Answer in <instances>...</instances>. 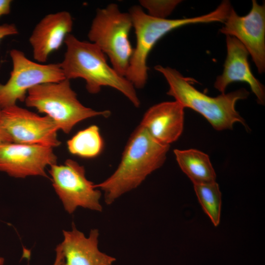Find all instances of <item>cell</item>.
Segmentation results:
<instances>
[{"label":"cell","mask_w":265,"mask_h":265,"mask_svg":"<svg viewBox=\"0 0 265 265\" xmlns=\"http://www.w3.org/2000/svg\"><path fill=\"white\" fill-rule=\"evenodd\" d=\"M170 145L156 141L140 124L130 135L120 162L106 180L95 184L110 205L123 194L137 188L147 177L164 163Z\"/></svg>","instance_id":"cell-1"},{"label":"cell","mask_w":265,"mask_h":265,"mask_svg":"<svg viewBox=\"0 0 265 265\" xmlns=\"http://www.w3.org/2000/svg\"><path fill=\"white\" fill-rule=\"evenodd\" d=\"M64 43L66 51L60 65L65 79H83L86 90L93 94L98 93L104 86L113 88L122 93L135 107L140 106L135 87L108 65L106 56L96 45L81 41L71 34L67 35Z\"/></svg>","instance_id":"cell-2"},{"label":"cell","mask_w":265,"mask_h":265,"mask_svg":"<svg viewBox=\"0 0 265 265\" xmlns=\"http://www.w3.org/2000/svg\"><path fill=\"white\" fill-rule=\"evenodd\" d=\"M229 12L228 6L221 3L212 12L200 16L177 19L152 17L140 5H133L129 10L132 28L134 29L136 45L126 75L136 89H142L148 79L147 58L156 43L171 30L193 24L223 22Z\"/></svg>","instance_id":"cell-3"},{"label":"cell","mask_w":265,"mask_h":265,"mask_svg":"<svg viewBox=\"0 0 265 265\" xmlns=\"http://www.w3.org/2000/svg\"><path fill=\"white\" fill-rule=\"evenodd\" d=\"M155 69L166 79L169 85L167 95L184 108L188 107L201 114L215 130L232 129L237 122L247 128L235 108L238 100L248 96L249 93L245 88L212 97L198 91L192 85V79L183 76L175 69L157 65Z\"/></svg>","instance_id":"cell-4"},{"label":"cell","mask_w":265,"mask_h":265,"mask_svg":"<svg viewBox=\"0 0 265 265\" xmlns=\"http://www.w3.org/2000/svg\"><path fill=\"white\" fill-rule=\"evenodd\" d=\"M28 107L36 108L50 117L58 130L69 133L78 123L102 116L108 117V110L97 111L83 106L72 89L70 80L44 83L30 89L25 100Z\"/></svg>","instance_id":"cell-5"},{"label":"cell","mask_w":265,"mask_h":265,"mask_svg":"<svg viewBox=\"0 0 265 265\" xmlns=\"http://www.w3.org/2000/svg\"><path fill=\"white\" fill-rule=\"evenodd\" d=\"M132 28L129 13L121 12L117 4L110 3L96 10L88 33L89 41L105 54L111 66L125 77L133 51L129 40Z\"/></svg>","instance_id":"cell-6"},{"label":"cell","mask_w":265,"mask_h":265,"mask_svg":"<svg viewBox=\"0 0 265 265\" xmlns=\"http://www.w3.org/2000/svg\"><path fill=\"white\" fill-rule=\"evenodd\" d=\"M12 70L9 79L0 83V107L1 109L25 102L28 91L40 84L61 81L65 78L60 63L43 64L33 61L17 49L9 53Z\"/></svg>","instance_id":"cell-7"},{"label":"cell","mask_w":265,"mask_h":265,"mask_svg":"<svg viewBox=\"0 0 265 265\" xmlns=\"http://www.w3.org/2000/svg\"><path fill=\"white\" fill-rule=\"evenodd\" d=\"M49 173L55 192L70 214L79 207L102 212V193L85 176L84 167L67 159L64 164L50 166Z\"/></svg>","instance_id":"cell-8"},{"label":"cell","mask_w":265,"mask_h":265,"mask_svg":"<svg viewBox=\"0 0 265 265\" xmlns=\"http://www.w3.org/2000/svg\"><path fill=\"white\" fill-rule=\"evenodd\" d=\"M1 121L14 143L52 148L61 144L57 135L59 130L47 115L41 116L15 105L1 109Z\"/></svg>","instance_id":"cell-9"},{"label":"cell","mask_w":265,"mask_h":265,"mask_svg":"<svg viewBox=\"0 0 265 265\" xmlns=\"http://www.w3.org/2000/svg\"><path fill=\"white\" fill-rule=\"evenodd\" d=\"M220 29L221 33L233 36L240 41L247 50L259 73L265 70V6L252 0L250 12L238 16L232 7Z\"/></svg>","instance_id":"cell-10"},{"label":"cell","mask_w":265,"mask_h":265,"mask_svg":"<svg viewBox=\"0 0 265 265\" xmlns=\"http://www.w3.org/2000/svg\"><path fill=\"white\" fill-rule=\"evenodd\" d=\"M56 161L57 157L50 147L14 142L0 144V171L13 177H48L45 169Z\"/></svg>","instance_id":"cell-11"},{"label":"cell","mask_w":265,"mask_h":265,"mask_svg":"<svg viewBox=\"0 0 265 265\" xmlns=\"http://www.w3.org/2000/svg\"><path fill=\"white\" fill-rule=\"evenodd\" d=\"M227 56L223 73L218 76L214 86L221 94H224L227 87L237 81L248 84L257 99L258 104L264 105L265 92L264 85L252 74L248 61L249 53L235 37L226 35Z\"/></svg>","instance_id":"cell-12"},{"label":"cell","mask_w":265,"mask_h":265,"mask_svg":"<svg viewBox=\"0 0 265 265\" xmlns=\"http://www.w3.org/2000/svg\"><path fill=\"white\" fill-rule=\"evenodd\" d=\"M73 26L72 16L66 11L49 14L43 17L29 38L34 59L38 63L46 62L49 55L64 43Z\"/></svg>","instance_id":"cell-13"},{"label":"cell","mask_w":265,"mask_h":265,"mask_svg":"<svg viewBox=\"0 0 265 265\" xmlns=\"http://www.w3.org/2000/svg\"><path fill=\"white\" fill-rule=\"evenodd\" d=\"M184 108L176 101L155 105L145 112L140 125L156 141L170 145L183 132Z\"/></svg>","instance_id":"cell-14"},{"label":"cell","mask_w":265,"mask_h":265,"mask_svg":"<svg viewBox=\"0 0 265 265\" xmlns=\"http://www.w3.org/2000/svg\"><path fill=\"white\" fill-rule=\"evenodd\" d=\"M64 238L60 245L66 265H112L116 259L100 251L99 232L91 230L89 236L72 223L70 231H63Z\"/></svg>","instance_id":"cell-15"},{"label":"cell","mask_w":265,"mask_h":265,"mask_svg":"<svg viewBox=\"0 0 265 265\" xmlns=\"http://www.w3.org/2000/svg\"><path fill=\"white\" fill-rule=\"evenodd\" d=\"M176 160L183 172L193 185L216 181V174L206 154L198 150H174Z\"/></svg>","instance_id":"cell-16"},{"label":"cell","mask_w":265,"mask_h":265,"mask_svg":"<svg viewBox=\"0 0 265 265\" xmlns=\"http://www.w3.org/2000/svg\"><path fill=\"white\" fill-rule=\"evenodd\" d=\"M67 145L71 154L89 159L99 156L104 144L99 127L93 125L79 131L67 141Z\"/></svg>","instance_id":"cell-17"},{"label":"cell","mask_w":265,"mask_h":265,"mask_svg":"<svg viewBox=\"0 0 265 265\" xmlns=\"http://www.w3.org/2000/svg\"><path fill=\"white\" fill-rule=\"evenodd\" d=\"M198 201L215 227L220 222L221 193L215 182L193 185Z\"/></svg>","instance_id":"cell-18"},{"label":"cell","mask_w":265,"mask_h":265,"mask_svg":"<svg viewBox=\"0 0 265 265\" xmlns=\"http://www.w3.org/2000/svg\"><path fill=\"white\" fill-rule=\"evenodd\" d=\"M180 0H141L139 3L141 7L147 10V14L150 16L165 19L169 15Z\"/></svg>","instance_id":"cell-19"},{"label":"cell","mask_w":265,"mask_h":265,"mask_svg":"<svg viewBox=\"0 0 265 265\" xmlns=\"http://www.w3.org/2000/svg\"><path fill=\"white\" fill-rule=\"evenodd\" d=\"M18 33V29L13 24H4L0 25V42L5 37Z\"/></svg>","instance_id":"cell-20"},{"label":"cell","mask_w":265,"mask_h":265,"mask_svg":"<svg viewBox=\"0 0 265 265\" xmlns=\"http://www.w3.org/2000/svg\"><path fill=\"white\" fill-rule=\"evenodd\" d=\"M1 108L0 107V144L13 142L11 138L4 130L1 121Z\"/></svg>","instance_id":"cell-21"},{"label":"cell","mask_w":265,"mask_h":265,"mask_svg":"<svg viewBox=\"0 0 265 265\" xmlns=\"http://www.w3.org/2000/svg\"><path fill=\"white\" fill-rule=\"evenodd\" d=\"M12 2L11 0H0V18L10 13Z\"/></svg>","instance_id":"cell-22"},{"label":"cell","mask_w":265,"mask_h":265,"mask_svg":"<svg viewBox=\"0 0 265 265\" xmlns=\"http://www.w3.org/2000/svg\"><path fill=\"white\" fill-rule=\"evenodd\" d=\"M56 256L53 265H66L63 254L60 244L55 248Z\"/></svg>","instance_id":"cell-23"},{"label":"cell","mask_w":265,"mask_h":265,"mask_svg":"<svg viewBox=\"0 0 265 265\" xmlns=\"http://www.w3.org/2000/svg\"><path fill=\"white\" fill-rule=\"evenodd\" d=\"M4 259L2 257H0V265H3L4 264Z\"/></svg>","instance_id":"cell-24"}]
</instances>
